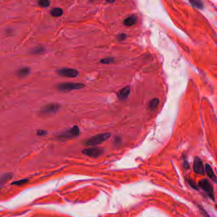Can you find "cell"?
<instances>
[{"mask_svg":"<svg viewBox=\"0 0 217 217\" xmlns=\"http://www.w3.org/2000/svg\"><path fill=\"white\" fill-rule=\"evenodd\" d=\"M80 135V129L77 126H74L64 131L60 132L55 136L57 141L64 142L74 138Z\"/></svg>","mask_w":217,"mask_h":217,"instance_id":"1","label":"cell"},{"mask_svg":"<svg viewBox=\"0 0 217 217\" xmlns=\"http://www.w3.org/2000/svg\"><path fill=\"white\" fill-rule=\"evenodd\" d=\"M111 136L110 133H104L101 134L95 135L94 136L88 138L84 142V144L88 146H94L100 144L107 140Z\"/></svg>","mask_w":217,"mask_h":217,"instance_id":"2","label":"cell"},{"mask_svg":"<svg viewBox=\"0 0 217 217\" xmlns=\"http://www.w3.org/2000/svg\"><path fill=\"white\" fill-rule=\"evenodd\" d=\"M85 85L81 83L66 82L61 83L57 85V89L60 92H69L72 90H80L84 87Z\"/></svg>","mask_w":217,"mask_h":217,"instance_id":"3","label":"cell"},{"mask_svg":"<svg viewBox=\"0 0 217 217\" xmlns=\"http://www.w3.org/2000/svg\"><path fill=\"white\" fill-rule=\"evenodd\" d=\"M199 186L200 188L203 190V191L207 194V195L209 197L210 199H212L213 201H215V194L214 191H213V185L211 184V183L209 182L208 180H201L199 182Z\"/></svg>","mask_w":217,"mask_h":217,"instance_id":"4","label":"cell"},{"mask_svg":"<svg viewBox=\"0 0 217 217\" xmlns=\"http://www.w3.org/2000/svg\"><path fill=\"white\" fill-rule=\"evenodd\" d=\"M60 107H61V105L59 103H50L43 107L41 109V113L42 114L45 115L55 114L59 111Z\"/></svg>","mask_w":217,"mask_h":217,"instance_id":"5","label":"cell"},{"mask_svg":"<svg viewBox=\"0 0 217 217\" xmlns=\"http://www.w3.org/2000/svg\"><path fill=\"white\" fill-rule=\"evenodd\" d=\"M57 73L59 76L62 77H66V78H76L79 74V72L77 70L71 68H63L58 69L57 71Z\"/></svg>","mask_w":217,"mask_h":217,"instance_id":"6","label":"cell"},{"mask_svg":"<svg viewBox=\"0 0 217 217\" xmlns=\"http://www.w3.org/2000/svg\"><path fill=\"white\" fill-rule=\"evenodd\" d=\"M82 153L84 155L91 157V158H98L103 153V149L102 148L98 147L88 148L83 149Z\"/></svg>","mask_w":217,"mask_h":217,"instance_id":"7","label":"cell"},{"mask_svg":"<svg viewBox=\"0 0 217 217\" xmlns=\"http://www.w3.org/2000/svg\"><path fill=\"white\" fill-rule=\"evenodd\" d=\"M193 169L196 173L199 175H203L204 172H205V169H204V166L202 162L198 157L195 158L194 161H193Z\"/></svg>","mask_w":217,"mask_h":217,"instance_id":"8","label":"cell"},{"mask_svg":"<svg viewBox=\"0 0 217 217\" xmlns=\"http://www.w3.org/2000/svg\"><path fill=\"white\" fill-rule=\"evenodd\" d=\"M130 93V88L129 86H125V87L123 88L122 90L119 91L118 93V98L121 101H123L125 100L128 97Z\"/></svg>","mask_w":217,"mask_h":217,"instance_id":"9","label":"cell"},{"mask_svg":"<svg viewBox=\"0 0 217 217\" xmlns=\"http://www.w3.org/2000/svg\"><path fill=\"white\" fill-rule=\"evenodd\" d=\"M31 72V69L28 67H23L22 68H20L17 71V74L20 78H25L28 76Z\"/></svg>","mask_w":217,"mask_h":217,"instance_id":"10","label":"cell"},{"mask_svg":"<svg viewBox=\"0 0 217 217\" xmlns=\"http://www.w3.org/2000/svg\"><path fill=\"white\" fill-rule=\"evenodd\" d=\"M137 21V17L134 15L129 16L125 18L123 21V24L125 26H132L134 25Z\"/></svg>","mask_w":217,"mask_h":217,"instance_id":"11","label":"cell"},{"mask_svg":"<svg viewBox=\"0 0 217 217\" xmlns=\"http://www.w3.org/2000/svg\"><path fill=\"white\" fill-rule=\"evenodd\" d=\"M205 170H206L207 175H208L209 177L211 179H212L215 182H216V175L215 174L214 172H213V170L211 167V166H210L209 164H206L205 166Z\"/></svg>","mask_w":217,"mask_h":217,"instance_id":"12","label":"cell"},{"mask_svg":"<svg viewBox=\"0 0 217 217\" xmlns=\"http://www.w3.org/2000/svg\"><path fill=\"white\" fill-rule=\"evenodd\" d=\"M12 176L13 175L12 173H5V174L2 175L1 177H0V189L3 187V185H4L8 180H10L12 178Z\"/></svg>","mask_w":217,"mask_h":217,"instance_id":"13","label":"cell"},{"mask_svg":"<svg viewBox=\"0 0 217 217\" xmlns=\"http://www.w3.org/2000/svg\"><path fill=\"white\" fill-rule=\"evenodd\" d=\"M159 102V99L157 98H155L152 100V101L150 102L148 105V108L150 111H155V110L157 108Z\"/></svg>","mask_w":217,"mask_h":217,"instance_id":"14","label":"cell"},{"mask_svg":"<svg viewBox=\"0 0 217 217\" xmlns=\"http://www.w3.org/2000/svg\"><path fill=\"white\" fill-rule=\"evenodd\" d=\"M190 3L193 7L196 8H198L200 10H202L203 8V3L201 0H189Z\"/></svg>","mask_w":217,"mask_h":217,"instance_id":"15","label":"cell"},{"mask_svg":"<svg viewBox=\"0 0 217 217\" xmlns=\"http://www.w3.org/2000/svg\"><path fill=\"white\" fill-rule=\"evenodd\" d=\"M51 14L52 16L55 17H59L62 15L63 10L60 8H54L51 10Z\"/></svg>","mask_w":217,"mask_h":217,"instance_id":"16","label":"cell"},{"mask_svg":"<svg viewBox=\"0 0 217 217\" xmlns=\"http://www.w3.org/2000/svg\"><path fill=\"white\" fill-rule=\"evenodd\" d=\"M45 52V49L43 46H37L33 48L31 51V53L33 55H40L42 54Z\"/></svg>","mask_w":217,"mask_h":217,"instance_id":"17","label":"cell"},{"mask_svg":"<svg viewBox=\"0 0 217 217\" xmlns=\"http://www.w3.org/2000/svg\"><path fill=\"white\" fill-rule=\"evenodd\" d=\"M29 181V179H22V180H17V181H15L12 183V185H17V186H21L25 184V183H27Z\"/></svg>","mask_w":217,"mask_h":217,"instance_id":"18","label":"cell"},{"mask_svg":"<svg viewBox=\"0 0 217 217\" xmlns=\"http://www.w3.org/2000/svg\"><path fill=\"white\" fill-rule=\"evenodd\" d=\"M38 4L39 5V6H40L41 7L45 8L48 7L50 5V1L49 0H38Z\"/></svg>","mask_w":217,"mask_h":217,"instance_id":"19","label":"cell"},{"mask_svg":"<svg viewBox=\"0 0 217 217\" xmlns=\"http://www.w3.org/2000/svg\"><path fill=\"white\" fill-rule=\"evenodd\" d=\"M114 62V59L112 57H106L105 59H101L100 61V62L102 63L103 64H112Z\"/></svg>","mask_w":217,"mask_h":217,"instance_id":"20","label":"cell"},{"mask_svg":"<svg viewBox=\"0 0 217 217\" xmlns=\"http://www.w3.org/2000/svg\"><path fill=\"white\" fill-rule=\"evenodd\" d=\"M187 181H188V183H189V185H190V186H191L193 189H196V190H198V186L196 185V183H195L194 182H193L192 180H191V179H188V180H187Z\"/></svg>","mask_w":217,"mask_h":217,"instance_id":"21","label":"cell"},{"mask_svg":"<svg viewBox=\"0 0 217 217\" xmlns=\"http://www.w3.org/2000/svg\"><path fill=\"white\" fill-rule=\"evenodd\" d=\"M36 133H37V135L38 136H45L47 135V132L44 130H39Z\"/></svg>","mask_w":217,"mask_h":217,"instance_id":"22","label":"cell"},{"mask_svg":"<svg viewBox=\"0 0 217 217\" xmlns=\"http://www.w3.org/2000/svg\"><path fill=\"white\" fill-rule=\"evenodd\" d=\"M127 37V36L125 34H124V33H121V34H120L119 36H118V39L119 40V41H123V40H124Z\"/></svg>","mask_w":217,"mask_h":217,"instance_id":"23","label":"cell"},{"mask_svg":"<svg viewBox=\"0 0 217 217\" xmlns=\"http://www.w3.org/2000/svg\"><path fill=\"white\" fill-rule=\"evenodd\" d=\"M108 3H113L115 1V0H106Z\"/></svg>","mask_w":217,"mask_h":217,"instance_id":"24","label":"cell"},{"mask_svg":"<svg viewBox=\"0 0 217 217\" xmlns=\"http://www.w3.org/2000/svg\"><path fill=\"white\" fill-rule=\"evenodd\" d=\"M0 1H1V0H0Z\"/></svg>","mask_w":217,"mask_h":217,"instance_id":"25","label":"cell"}]
</instances>
